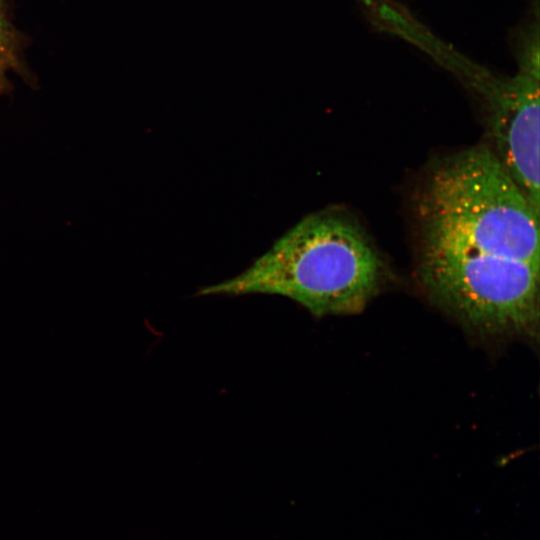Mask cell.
Returning <instances> with one entry per match:
<instances>
[{
    "label": "cell",
    "mask_w": 540,
    "mask_h": 540,
    "mask_svg": "<svg viewBox=\"0 0 540 540\" xmlns=\"http://www.w3.org/2000/svg\"><path fill=\"white\" fill-rule=\"evenodd\" d=\"M538 80V64L530 63L510 82L477 88L486 101L488 146L540 214Z\"/></svg>",
    "instance_id": "277c9868"
},
{
    "label": "cell",
    "mask_w": 540,
    "mask_h": 540,
    "mask_svg": "<svg viewBox=\"0 0 540 540\" xmlns=\"http://www.w3.org/2000/svg\"><path fill=\"white\" fill-rule=\"evenodd\" d=\"M383 262L363 228L339 208L302 218L233 278L198 295L269 294L315 317L360 312L377 292Z\"/></svg>",
    "instance_id": "6da1fadb"
},
{
    "label": "cell",
    "mask_w": 540,
    "mask_h": 540,
    "mask_svg": "<svg viewBox=\"0 0 540 540\" xmlns=\"http://www.w3.org/2000/svg\"><path fill=\"white\" fill-rule=\"evenodd\" d=\"M420 247L540 265L539 214L487 144L429 169L416 200Z\"/></svg>",
    "instance_id": "7a4b0ae2"
},
{
    "label": "cell",
    "mask_w": 540,
    "mask_h": 540,
    "mask_svg": "<svg viewBox=\"0 0 540 540\" xmlns=\"http://www.w3.org/2000/svg\"><path fill=\"white\" fill-rule=\"evenodd\" d=\"M539 267L481 252L420 247L418 275L428 295L469 327L533 336Z\"/></svg>",
    "instance_id": "3957f363"
},
{
    "label": "cell",
    "mask_w": 540,
    "mask_h": 540,
    "mask_svg": "<svg viewBox=\"0 0 540 540\" xmlns=\"http://www.w3.org/2000/svg\"><path fill=\"white\" fill-rule=\"evenodd\" d=\"M21 72L20 37L0 0V96L11 89L8 73Z\"/></svg>",
    "instance_id": "5b68a950"
}]
</instances>
